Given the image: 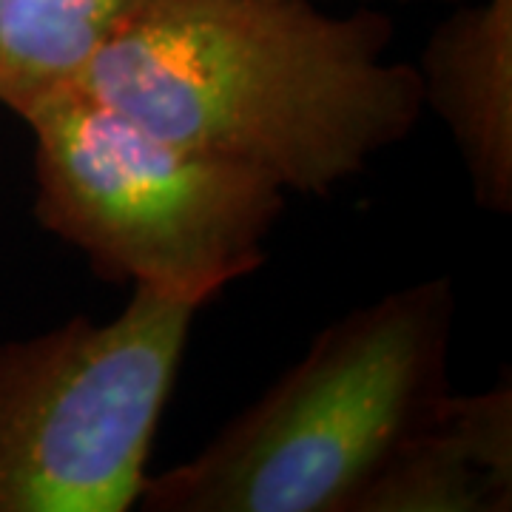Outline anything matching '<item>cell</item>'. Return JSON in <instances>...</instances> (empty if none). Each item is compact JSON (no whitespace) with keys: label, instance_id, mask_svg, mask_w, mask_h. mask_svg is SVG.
<instances>
[{"label":"cell","instance_id":"3957f363","mask_svg":"<svg viewBox=\"0 0 512 512\" xmlns=\"http://www.w3.org/2000/svg\"><path fill=\"white\" fill-rule=\"evenodd\" d=\"M23 123L37 220L103 276L205 305L262 265L288 194L268 174L168 140L80 86Z\"/></svg>","mask_w":512,"mask_h":512},{"label":"cell","instance_id":"8992f818","mask_svg":"<svg viewBox=\"0 0 512 512\" xmlns=\"http://www.w3.org/2000/svg\"><path fill=\"white\" fill-rule=\"evenodd\" d=\"M512 510V387L441 396L387 456L353 512Z\"/></svg>","mask_w":512,"mask_h":512},{"label":"cell","instance_id":"52a82bcc","mask_svg":"<svg viewBox=\"0 0 512 512\" xmlns=\"http://www.w3.org/2000/svg\"><path fill=\"white\" fill-rule=\"evenodd\" d=\"M154 0H0V106L20 120L77 89L97 55Z\"/></svg>","mask_w":512,"mask_h":512},{"label":"cell","instance_id":"7a4b0ae2","mask_svg":"<svg viewBox=\"0 0 512 512\" xmlns=\"http://www.w3.org/2000/svg\"><path fill=\"white\" fill-rule=\"evenodd\" d=\"M450 276L339 316L197 456L148 476L146 512H353L450 390Z\"/></svg>","mask_w":512,"mask_h":512},{"label":"cell","instance_id":"ba28073f","mask_svg":"<svg viewBox=\"0 0 512 512\" xmlns=\"http://www.w3.org/2000/svg\"><path fill=\"white\" fill-rule=\"evenodd\" d=\"M396 3H413V0H396ZM447 3H456V0H447ZM461 3V0H458Z\"/></svg>","mask_w":512,"mask_h":512},{"label":"cell","instance_id":"5b68a950","mask_svg":"<svg viewBox=\"0 0 512 512\" xmlns=\"http://www.w3.org/2000/svg\"><path fill=\"white\" fill-rule=\"evenodd\" d=\"M421 103L456 143L473 200L512 211V0H461L421 49Z\"/></svg>","mask_w":512,"mask_h":512},{"label":"cell","instance_id":"6da1fadb","mask_svg":"<svg viewBox=\"0 0 512 512\" xmlns=\"http://www.w3.org/2000/svg\"><path fill=\"white\" fill-rule=\"evenodd\" d=\"M379 12L316 0H154L80 89L140 126L328 194L419 126L416 66L387 60Z\"/></svg>","mask_w":512,"mask_h":512},{"label":"cell","instance_id":"277c9868","mask_svg":"<svg viewBox=\"0 0 512 512\" xmlns=\"http://www.w3.org/2000/svg\"><path fill=\"white\" fill-rule=\"evenodd\" d=\"M200 302L134 288L117 316L0 342V512H126Z\"/></svg>","mask_w":512,"mask_h":512}]
</instances>
